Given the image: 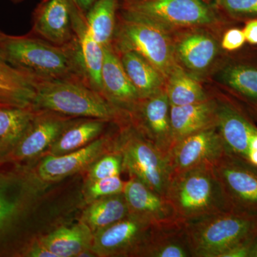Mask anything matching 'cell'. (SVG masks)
I'll use <instances>...</instances> for the list:
<instances>
[{"mask_svg":"<svg viewBox=\"0 0 257 257\" xmlns=\"http://www.w3.org/2000/svg\"><path fill=\"white\" fill-rule=\"evenodd\" d=\"M0 55L35 81L78 79L88 84L75 37L68 45L57 46L32 34L6 35L0 42Z\"/></svg>","mask_w":257,"mask_h":257,"instance_id":"cell-1","label":"cell"},{"mask_svg":"<svg viewBox=\"0 0 257 257\" xmlns=\"http://www.w3.org/2000/svg\"><path fill=\"white\" fill-rule=\"evenodd\" d=\"M165 197L177 219L183 223L234 210L212 164L171 177Z\"/></svg>","mask_w":257,"mask_h":257,"instance_id":"cell-2","label":"cell"},{"mask_svg":"<svg viewBox=\"0 0 257 257\" xmlns=\"http://www.w3.org/2000/svg\"><path fill=\"white\" fill-rule=\"evenodd\" d=\"M32 107L70 118H94L110 121L119 117V109L105 96L78 79L35 81Z\"/></svg>","mask_w":257,"mask_h":257,"instance_id":"cell-3","label":"cell"},{"mask_svg":"<svg viewBox=\"0 0 257 257\" xmlns=\"http://www.w3.org/2000/svg\"><path fill=\"white\" fill-rule=\"evenodd\" d=\"M193 257H221L236 245L257 236V214L224 211L184 223Z\"/></svg>","mask_w":257,"mask_h":257,"instance_id":"cell-4","label":"cell"},{"mask_svg":"<svg viewBox=\"0 0 257 257\" xmlns=\"http://www.w3.org/2000/svg\"><path fill=\"white\" fill-rule=\"evenodd\" d=\"M121 18L165 29L208 25L216 20L203 0H136L123 3Z\"/></svg>","mask_w":257,"mask_h":257,"instance_id":"cell-5","label":"cell"},{"mask_svg":"<svg viewBox=\"0 0 257 257\" xmlns=\"http://www.w3.org/2000/svg\"><path fill=\"white\" fill-rule=\"evenodd\" d=\"M111 46L116 53L133 51L140 54L165 78L176 66L170 37L165 29L152 24L122 19L116 25Z\"/></svg>","mask_w":257,"mask_h":257,"instance_id":"cell-6","label":"cell"},{"mask_svg":"<svg viewBox=\"0 0 257 257\" xmlns=\"http://www.w3.org/2000/svg\"><path fill=\"white\" fill-rule=\"evenodd\" d=\"M117 145L123 157V170L165 196L170 180L167 159L138 132H124Z\"/></svg>","mask_w":257,"mask_h":257,"instance_id":"cell-7","label":"cell"},{"mask_svg":"<svg viewBox=\"0 0 257 257\" xmlns=\"http://www.w3.org/2000/svg\"><path fill=\"white\" fill-rule=\"evenodd\" d=\"M33 187L21 169L0 170V253L8 250L30 211Z\"/></svg>","mask_w":257,"mask_h":257,"instance_id":"cell-8","label":"cell"},{"mask_svg":"<svg viewBox=\"0 0 257 257\" xmlns=\"http://www.w3.org/2000/svg\"><path fill=\"white\" fill-rule=\"evenodd\" d=\"M214 169L232 209L257 214V167L226 152Z\"/></svg>","mask_w":257,"mask_h":257,"instance_id":"cell-9","label":"cell"},{"mask_svg":"<svg viewBox=\"0 0 257 257\" xmlns=\"http://www.w3.org/2000/svg\"><path fill=\"white\" fill-rule=\"evenodd\" d=\"M226 153L216 125L189 135L176 144L167 157L170 178L199 166L214 165Z\"/></svg>","mask_w":257,"mask_h":257,"instance_id":"cell-10","label":"cell"},{"mask_svg":"<svg viewBox=\"0 0 257 257\" xmlns=\"http://www.w3.org/2000/svg\"><path fill=\"white\" fill-rule=\"evenodd\" d=\"M153 226L155 225L128 214L94 233L91 250L99 256L138 254Z\"/></svg>","mask_w":257,"mask_h":257,"instance_id":"cell-11","label":"cell"},{"mask_svg":"<svg viewBox=\"0 0 257 257\" xmlns=\"http://www.w3.org/2000/svg\"><path fill=\"white\" fill-rule=\"evenodd\" d=\"M73 118L50 112L37 111L35 119L20 141L0 164L21 166L48 150L64 126Z\"/></svg>","mask_w":257,"mask_h":257,"instance_id":"cell-12","label":"cell"},{"mask_svg":"<svg viewBox=\"0 0 257 257\" xmlns=\"http://www.w3.org/2000/svg\"><path fill=\"white\" fill-rule=\"evenodd\" d=\"M134 109L139 111V133L151 143L167 160L174 147L170 121V104L166 92L156 93L139 100Z\"/></svg>","mask_w":257,"mask_h":257,"instance_id":"cell-13","label":"cell"},{"mask_svg":"<svg viewBox=\"0 0 257 257\" xmlns=\"http://www.w3.org/2000/svg\"><path fill=\"white\" fill-rule=\"evenodd\" d=\"M31 34L57 46L72 42V0H41L34 10Z\"/></svg>","mask_w":257,"mask_h":257,"instance_id":"cell-14","label":"cell"},{"mask_svg":"<svg viewBox=\"0 0 257 257\" xmlns=\"http://www.w3.org/2000/svg\"><path fill=\"white\" fill-rule=\"evenodd\" d=\"M111 145L108 137L100 136L87 146L64 155H47L36 169V175L43 182H56L89 168L98 158L106 153Z\"/></svg>","mask_w":257,"mask_h":257,"instance_id":"cell-15","label":"cell"},{"mask_svg":"<svg viewBox=\"0 0 257 257\" xmlns=\"http://www.w3.org/2000/svg\"><path fill=\"white\" fill-rule=\"evenodd\" d=\"M128 214L153 225L169 224L179 221L165 196L154 192L133 176L126 182L124 192Z\"/></svg>","mask_w":257,"mask_h":257,"instance_id":"cell-16","label":"cell"},{"mask_svg":"<svg viewBox=\"0 0 257 257\" xmlns=\"http://www.w3.org/2000/svg\"><path fill=\"white\" fill-rule=\"evenodd\" d=\"M72 20L79 60L86 81L91 87L102 94L101 72L104 62V47L93 37L88 28L85 15L77 8L73 0Z\"/></svg>","mask_w":257,"mask_h":257,"instance_id":"cell-17","label":"cell"},{"mask_svg":"<svg viewBox=\"0 0 257 257\" xmlns=\"http://www.w3.org/2000/svg\"><path fill=\"white\" fill-rule=\"evenodd\" d=\"M216 126L226 152L246 162L250 141L257 133L254 124L234 106L220 103L216 106Z\"/></svg>","mask_w":257,"mask_h":257,"instance_id":"cell-18","label":"cell"},{"mask_svg":"<svg viewBox=\"0 0 257 257\" xmlns=\"http://www.w3.org/2000/svg\"><path fill=\"white\" fill-rule=\"evenodd\" d=\"M101 81L103 95L116 107H133L141 99L111 45L104 47Z\"/></svg>","mask_w":257,"mask_h":257,"instance_id":"cell-19","label":"cell"},{"mask_svg":"<svg viewBox=\"0 0 257 257\" xmlns=\"http://www.w3.org/2000/svg\"><path fill=\"white\" fill-rule=\"evenodd\" d=\"M138 254L150 257H191L184 223L155 225Z\"/></svg>","mask_w":257,"mask_h":257,"instance_id":"cell-20","label":"cell"},{"mask_svg":"<svg viewBox=\"0 0 257 257\" xmlns=\"http://www.w3.org/2000/svg\"><path fill=\"white\" fill-rule=\"evenodd\" d=\"M216 106L215 102L208 99L188 105H170L174 146L189 135L216 126Z\"/></svg>","mask_w":257,"mask_h":257,"instance_id":"cell-21","label":"cell"},{"mask_svg":"<svg viewBox=\"0 0 257 257\" xmlns=\"http://www.w3.org/2000/svg\"><path fill=\"white\" fill-rule=\"evenodd\" d=\"M35 81L0 55V107L32 106Z\"/></svg>","mask_w":257,"mask_h":257,"instance_id":"cell-22","label":"cell"},{"mask_svg":"<svg viewBox=\"0 0 257 257\" xmlns=\"http://www.w3.org/2000/svg\"><path fill=\"white\" fill-rule=\"evenodd\" d=\"M108 122L94 118H73L49 148L50 155L58 156L87 146L101 136Z\"/></svg>","mask_w":257,"mask_h":257,"instance_id":"cell-23","label":"cell"},{"mask_svg":"<svg viewBox=\"0 0 257 257\" xmlns=\"http://www.w3.org/2000/svg\"><path fill=\"white\" fill-rule=\"evenodd\" d=\"M93 236L92 230L80 221L73 226L58 228L39 241L55 257L80 256L84 251L91 250Z\"/></svg>","mask_w":257,"mask_h":257,"instance_id":"cell-24","label":"cell"},{"mask_svg":"<svg viewBox=\"0 0 257 257\" xmlns=\"http://www.w3.org/2000/svg\"><path fill=\"white\" fill-rule=\"evenodd\" d=\"M125 72L141 99L161 91L165 77L157 68L133 51L121 52L119 55Z\"/></svg>","mask_w":257,"mask_h":257,"instance_id":"cell-25","label":"cell"},{"mask_svg":"<svg viewBox=\"0 0 257 257\" xmlns=\"http://www.w3.org/2000/svg\"><path fill=\"white\" fill-rule=\"evenodd\" d=\"M177 55L186 67L195 72L207 69L217 54L215 40L204 33L189 34L177 45Z\"/></svg>","mask_w":257,"mask_h":257,"instance_id":"cell-26","label":"cell"},{"mask_svg":"<svg viewBox=\"0 0 257 257\" xmlns=\"http://www.w3.org/2000/svg\"><path fill=\"white\" fill-rule=\"evenodd\" d=\"M128 214L123 193L101 198L89 203L82 213L80 221L89 226L93 233L104 229Z\"/></svg>","mask_w":257,"mask_h":257,"instance_id":"cell-27","label":"cell"},{"mask_svg":"<svg viewBox=\"0 0 257 257\" xmlns=\"http://www.w3.org/2000/svg\"><path fill=\"white\" fill-rule=\"evenodd\" d=\"M37 113L32 106L0 107V162L20 141Z\"/></svg>","mask_w":257,"mask_h":257,"instance_id":"cell-28","label":"cell"},{"mask_svg":"<svg viewBox=\"0 0 257 257\" xmlns=\"http://www.w3.org/2000/svg\"><path fill=\"white\" fill-rule=\"evenodd\" d=\"M118 6L119 0H98L85 14L91 33L104 47L112 44Z\"/></svg>","mask_w":257,"mask_h":257,"instance_id":"cell-29","label":"cell"},{"mask_svg":"<svg viewBox=\"0 0 257 257\" xmlns=\"http://www.w3.org/2000/svg\"><path fill=\"white\" fill-rule=\"evenodd\" d=\"M167 94L170 105L184 106L207 100V95L197 81L176 65L168 76Z\"/></svg>","mask_w":257,"mask_h":257,"instance_id":"cell-30","label":"cell"},{"mask_svg":"<svg viewBox=\"0 0 257 257\" xmlns=\"http://www.w3.org/2000/svg\"><path fill=\"white\" fill-rule=\"evenodd\" d=\"M224 84L251 103L257 109V69L247 66H232L225 69Z\"/></svg>","mask_w":257,"mask_h":257,"instance_id":"cell-31","label":"cell"},{"mask_svg":"<svg viewBox=\"0 0 257 257\" xmlns=\"http://www.w3.org/2000/svg\"><path fill=\"white\" fill-rule=\"evenodd\" d=\"M88 169L86 182L119 176L123 170L122 155L116 147L112 152L98 157Z\"/></svg>","mask_w":257,"mask_h":257,"instance_id":"cell-32","label":"cell"},{"mask_svg":"<svg viewBox=\"0 0 257 257\" xmlns=\"http://www.w3.org/2000/svg\"><path fill=\"white\" fill-rule=\"evenodd\" d=\"M126 182L119 176L86 182L84 189V199L88 204L101 198L121 194L124 192Z\"/></svg>","mask_w":257,"mask_h":257,"instance_id":"cell-33","label":"cell"},{"mask_svg":"<svg viewBox=\"0 0 257 257\" xmlns=\"http://www.w3.org/2000/svg\"><path fill=\"white\" fill-rule=\"evenodd\" d=\"M221 6L234 15H257V0H219Z\"/></svg>","mask_w":257,"mask_h":257,"instance_id":"cell-34","label":"cell"},{"mask_svg":"<svg viewBox=\"0 0 257 257\" xmlns=\"http://www.w3.org/2000/svg\"><path fill=\"white\" fill-rule=\"evenodd\" d=\"M246 42L243 30L234 28L224 34L221 42V47L227 51H234L241 48Z\"/></svg>","mask_w":257,"mask_h":257,"instance_id":"cell-35","label":"cell"},{"mask_svg":"<svg viewBox=\"0 0 257 257\" xmlns=\"http://www.w3.org/2000/svg\"><path fill=\"white\" fill-rule=\"evenodd\" d=\"M254 239L248 240L236 245L223 253L221 257H249L251 246Z\"/></svg>","mask_w":257,"mask_h":257,"instance_id":"cell-36","label":"cell"},{"mask_svg":"<svg viewBox=\"0 0 257 257\" xmlns=\"http://www.w3.org/2000/svg\"><path fill=\"white\" fill-rule=\"evenodd\" d=\"M243 31L246 42L251 45H257V20L248 22Z\"/></svg>","mask_w":257,"mask_h":257,"instance_id":"cell-37","label":"cell"},{"mask_svg":"<svg viewBox=\"0 0 257 257\" xmlns=\"http://www.w3.org/2000/svg\"><path fill=\"white\" fill-rule=\"evenodd\" d=\"M73 1L77 8L85 15L98 0H73Z\"/></svg>","mask_w":257,"mask_h":257,"instance_id":"cell-38","label":"cell"},{"mask_svg":"<svg viewBox=\"0 0 257 257\" xmlns=\"http://www.w3.org/2000/svg\"><path fill=\"white\" fill-rule=\"evenodd\" d=\"M249 257H257V236L255 238L252 246H251Z\"/></svg>","mask_w":257,"mask_h":257,"instance_id":"cell-39","label":"cell"},{"mask_svg":"<svg viewBox=\"0 0 257 257\" xmlns=\"http://www.w3.org/2000/svg\"><path fill=\"white\" fill-rule=\"evenodd\" d=\"M5 35H5V33H3V32L0 31V42H1L2 40H3V39H4Z\"/></svg>","mask_w":257,"mask_h":257,"instance_id":"cell-40","label":"cell"},{"mask_svg":"<svg viewBox=\"0 0 257 257\" xmlns=\"http://www.w3.org/2000/svg\"><path fill=\"white\" fill-rule=\"evenodd\" d=\"M11 1L13 2V3H21V2H23V0H11Z\"/></svg>","mask_w":257,"mask_h":257,"instance_id":"cell-41","label":"cell"},{"mask_svg":"<svg viewBox=\"0 0 257 257\" xmlns=\"http://www.w3.org/2000/svg\"><path fill=\"white\" fill-rule=\"evenodd\" d=\"M136 1V0H123V3H130V2Z\"/></svg>","mask_w":257,"mask_h":257,"instance_id":"cell-42","label":"cell"}]
</instances>
